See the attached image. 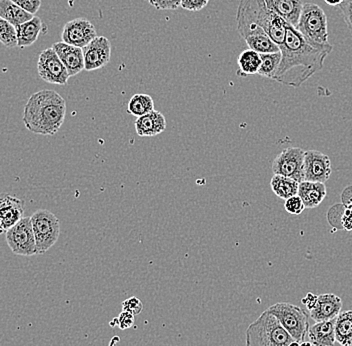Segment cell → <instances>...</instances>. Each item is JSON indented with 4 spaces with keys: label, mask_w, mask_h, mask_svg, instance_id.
Masks as SVG:
<instances>
[{
    "label": "cell",
    "mask_w": 352,
    "mask_h": 346,
    "mask_svg": "<svg viewBox=\"0 0 352 346\" xmlns=\"http://www.w3.org/2000/svg\"><path fill=\"white\" fill-rule=\"evenodd\" d=\"M285 208L289 215H299L305 211V206L302 199L296 195L285 200Z\"/></svg>",
    "instance_id": "cell-31"
},
{
    "label": "cell",
    "mask_w": 352,
    "mask_h": 346,
    "mask_svg": "<svg viewBox=\"0 0 352 346\" xmlns=\"http://www.w3.org/2000/svg\"><path fill=\"white\" fill-rule=\"evenodd\" d=\"M270 187L275 195L278 196L281 199H288L292 196L298 193L299 182L292 178L274 174L270 182Z\"/></svg>",
    "instance_id": "cell-25"
},
{
    "label": "cell",
    "mask_w": 352,
    "mask_h": 346,
    "mask_svg": "<svg viewBox=\"0 0 352 346\" xmlns=\"http://www.w3.org/2000/svg\"><path fill=\"white\" fill-rule=\"evenodd\" d=\"M272 3L281 19L296 28L305 3L301 0H272Z\"/></svg>",
    "instance_id": "cell-22"
},
{
    "label": "cell",
    "mask_w": 352,
    "mask_h": 346,
    "mask_svg": "<svg viewBox=\"0 0 352 346\" xmlns=\"http://www.w3.org/2000/svg\"><path fill=\"white\" fill-rule=\"evenodd\" d=\"M123 312H129V314L138 315L142 314L143 310V303L138 297H129V299H125L122 303Z\"/></svg>",
    "instance_id": "cell-32"
},
{
    "label": "cell",
    "mask_w": 352,
    "mask_h": 346,
    "mask_svg": "<svg viewBox=\"0 0 352 346\" xmlns=\"http://www.w3.org/2000/svg\"><path fill=\"white\" fill-rule=\"evenodd\" d=\"M157 10H175L182 6V0H147Z\"/></svg>",
    "instance_id": "cell-33"
},
{
    "label": "cell",
    "mask_w": 352,
    "mask_h": 346,
    "mask_svg": "<svg viewBox=\"0 0 352 346\" xmlns=\"http://www.w3.org/2000/svg\"><path fill=\"white\" fill-rule=\"evenodd\" d=\"M37 72L43 80L50 85H66L70 77L63 61L52 47L46 48L39 54Z\"/></svg>",
    "instance_id": "cell-10"
},
{
    "label": "cell",
    "mask_w": 352,
    "mask_h": 346,
    "mask_svg": "<svg viewBox=\"0 0 352 346\" xmlns=\"http://www.w3.org/2000/svg\"><path fill=\"white\" fill-rule=\"evenodd\" d=\"M6 233L8 246L15 255L32 257L36 255V242L30 217H24Z\"/></svg>",
    "instance_id": "cell-8"
},
{
    "label": "cell",
    "mask_w": 352,
    "mask_h": 346,
    "mask_svg": "<svg viewBox=\"0 0 352 346\" xmlns=\"http://www.w3.org/2000/svg\"><path fill=\"white\" fill-rule=\"evenodd\" d=\"M24 217L23 202L8 195H0V220L6 231Z\"/></svg>",
    "instance_id": "cell-17"
},
{
    "label": "cell",
    "mask_w": 352,
    "mask_h": 346,
    "mask_svg": "<svg viewBox=\"0 0 352 346\" xmlns=\"http://www.w3.org/2000/svg\"><path fill=\"white\" fill-rule=\"evenodd\" d=\"M342 301L332 293L318 295L316 305L310 310V317L316 323L331 321L340 314Z\"/></svg>",
    "instance_id": "cell-16"
},
{
    "label": "cell",
    "mask_w": 352,
    "mask_h": 346,
    "mask_svg": "<svg viewBox=\"0 0 352 346\" xmlns=\"http://www.w3.org/2000/svg\"><path fill=\"white\" fill-rule=\"evenodd\" d=\"M266 310L278 319L279 323L294 340L299 343L305 341L309 329L308 315L305 310L287 303L274 304Z\"/></svg>",
    "instance_id": "cell-7"
},
{
    "label": "cell",
    "mask_w": 352,
    "mask_h": 346,
    "mask_svg": "<svg viewBox=\"0 0 352 346\" xmlns=\"http://www.w3.org/2000/svg\"><path fill=\"white\" fill-rule=\"evenodd\" d=\"M209 0H182L180 8L184 10L191 11V12H197L204 10L208 6Z\"/></svg>",
    "instance_id": "cell-35"
},
{
    "label": "cell",
    "mask_w": 352,
    "mask_h": 346,
    "mask_svg": "<svg viewBox=\"0 0 352 346\" xmlns=\"http://www.w3.org/2000/svg\"><path fill=\"white\" fill-rule=\"evenodd\" d=\"M43 21L35 15L30 21L16 26L17 47H30L36 43L39 35L43 32Z\"/></svg>",
    "instance_id": "cell-21"
},
{
    "label": "cell",
    "mask_w": 352,
    "mask_h": 346,
    "mask_svg": "<svg viewBox=\"0 0 352 346\" xmlns=\"http://www.w3.org/2000/svg\"><path fill=\"white\" fill-rule=\"evenodd\" d=\"M236 21L257 24L278 46L285 41L286 30L289 25L276 12L272 0H241Z\"/></svg>",
    "instance_id": "cell-3"
},
{
    "label": "cell",
    "mask_w": 352,
    "mask_h": 346,
    "mask_svg": "<svg viewBox=\"0 0 352 346\" xmlns=\"http://www.w3.org/2000/svg\"><path fill=\"white\" fill-rule=\"evenodd\" d=\"M0 43L8 48L17 47L16 28L0 17Z\"/></svg>",
    "instance_id": "cell-29"
},
{
    "label": "cell",
    "mask_w": 352,
    "mask_h": 346,
    "mask_svg": "<svg viewBox=\"0 0 352 346\" xmlns=\"http://www.w3.org/2000/svg\"><path fill=\"white\" fill-rule=\"evenodd\" d=\"M52 48L63 61L70 77L76 76L85 70V56L82 48L61 41L52 44Z\"/></svg>",
    "instance_id": "cell-15"
},
{
    "label": "cell",
    "mask_w": 352,
    "mask_h": 346,
    "mask_svg": "<svg viewBox=\"0 0 352 346\" xmlns=\"http://www.w3.org/2000/svg\"><path fill=\"white\" fill-rule=\"evenodd\" d=\"M237 65H239L237 76L241 77L254 76V74H258L259 68H261V54L250 48L243 50L237 59Z\"/></svg>",
    "instance_id": "cell-24"
},
{
    "label": "cell",
    "mask_w": 352,
    "mask_h": 346,
    "mask_svg": "<svg viewBox=\"0 0 352 346\" xmlns=\"http://www.w3.org/2000/svg\"><path fill=\"white\" fill-rule=\"evenodd\" d=\"M305 153V151L299 147H288L283 149L275 158L272 163V171L274 174L292 178L299 184L305 182V173H303Z\"/></svg>",
    "instance_id": "cell-9"
},
{
    "label": "cell",
    "mask_w": 352,
    "mask_h": 346,
    "mask_svg": "<svg viewBox=\"0 0 352 346\" xmlns=\"http://www.w3.org/2000/svg\"><path fill=\"white\" fill-rule=\"evenodd\" d=\"M98 37L96 26L87 19H76L63 26L61 39L63 43L85 48Z\"/></svg>",
    "instance_id": "cell-12"
},
{
    "label": "cell",
    "mask_w": 352,
    "mask_h": 346,
    "mask_svg": "<svg viewBox=\"0 0 352 346\" xmlns=\"http://www.w3.org/2000/svg\"><path fill=\"white\" fill-rule=\"evenodd\" d=\"M237 30L250 50H254L259 54H276L280 52L279 46L257 24L237 23Z\"/></svg>",
    "instance_id": "cell-11"
},
{
    "label": "cell",
    "mask_w": 352,
    "mask_h": 346,
    "mask_svg": "<svg viewBox=\"0 0 352 346\" xmlns=\"http://www.w3.org/2000/svg\"><path fill=\"white\" fill-rule=\"evenodd\" d=\"M289 346H300V343H297V341L294 340L292 341V343H290Z\"/></svg>",
    "instance_id": "cell-42"
},
{
    "label": "cell",
    "mask_w": 352,
    "mask_h": 346,
    "mask_svg": "<svg viewBox=\"0 0 352 346\" xmlns=\"http://www.w3.org/2000/svg\"><path fill=\"white\" fill-rule=\"evenodd\" d=\"M325 3L331 6H340L342 3L343 0H324Z\"/></svg>",
    "instance_id": "cell-40"
},
{
    "label": "cell",
    "mask_w": 352,
    "mask_h": 346,
    "mask_svg": "<svg viewBox=\"0 0 352 346\" xmlns=\"http://www.w3.org/2000/svg\"><path fill=\"white\" fill-rule=\"evenodd\" d=\"M85 70L94 72L109 65L111 58V45L105 36H98L82 48Z\"/></svg>",
    "instance_id": "cell-14"
},
{
    "label": "cell",
    "mask_w": 352,
    "mask_h": 346,
    "mask_svg": "<svg viewBox=\"0 0 352 346\" xmlns=\"http://www.w3.org/2000/svg\"><path fill=\"white\" fill-rule=\"evenodd\" d=\"M30 219L36 242V255H44L58 240L60 235V222L54 213L46 209L35 211Z\"/></svg>",
    "instance_id": "cell-6"
},
{
    "label": "cell",
    "mask_w": 352,
    "mask_h": 346,
    "mask_svg": "<svg viewBox=\"0 0 352 346\" xmlns=\"http://www.w3.org/2000/svg\"><path fill=\"white\" fill-rule=\"evenodd\" d=\"M154 110V101L148 94H136L131 98L127 112L135 118H140Z\"/></svg>",
    "instance_id": "cell-27"
},
{
    "label": "cell",
    "mask_w": 352,
    "mask_h": 346,
    "mask_svg": "<svg viewBox=\"0 0 352 346\" xmlns=\"http://www.w3.org/2000/svg\"><path fill=\"white\" fill-rule=\"evenodd\" d=\"M33 17L34 15L22 10L11 0H0V17L10 22L15 28L30 21Z\"/></svg>",
    "instance_id": "cell-23"
},
{
    "label": "cell",
    "mask_w": 352,
    "mask_h": 346,
    "mask_svg": "<svg viewBox=\"0 0 352 346\" xmlns=\"http://www.w3.org/2000/svg\"><path fill=\"white\" fill-rule=\"evenodd\" d=\"M308 43L314 46L329 45V21L324 10L316 3L303 4L296 28Z\"/></svg>",
    "instance_id": "cell-5"
},
{
    "label": "cell",
    "mask_w": 352,
    "mask_h": 346,
    "mask_svg": "<svg viewBox=\"0 0 352 346\" xmlns=\"http://www.w3.org/2000/svg\"><path fill=\"white\" fill-rule=\"evenodd\" d=\"M292 341V336L267 310L246 330V346H289Z\"/></svg>",
    "instance_id": "cell-4"
},
{
    "label": "cell",
    "mask_w": 352,
    "mask_h": 346,
    "mask_svg": "<svg viewBox=\"0 0 352 346\" xmlns=\"http://www.w3.org/2000/svg\"><path fill=\"white\" fill-rule=\"evenodd\" d=\"M166 129V119L162 112L153 110L138 118L135 121L136 133L142 138H151L162 134Z\"/></svg>",
    "instance_id": "cell-18"
},
{
    "label": "cell",
    "mask_w": 352,
    "mask_h": 346,
    "mask_svg": "<svg viewBox=\"0 0 352 346\" xmlns=\"http://www.w3.org/2000/svg\"><path fill=\"white\" fill-rule=\"evenodd\" d=\"M303 173L305 182H329L331 175V162L327 154L318 151H307L305 153Z\"/></svg>",
    "instance_id": "cell-13"
},
{
    "label": "cell",
    "mask_w": 352,
    "mask_h": 346,
    "mask_svg": "<svg viewBox=\"0 0 352 346\" xmlns=\"http://www.w3.org/2000/svg\"><path fill=\"white\" fill-rule=\"evenodd\" d=\"M345 207L342 204H336L329 209L327 213V220H329L330 226L336 229L343 230L342 226H341V220H342L343 213H344Z\"/></svg>",
    "instance_id": "cell-30"
},
{
    "label": "cell",
    "mask_w": 352,
    "mask_h": 346,
    "mask_svg": "<svg viewBox=\"0 0 352 346\" xmlns=\"http://www.w3.org/2000/svg\"><path fill=\"white\" fill-rule=\"evenodd\" d=\"M332 50L331 44L321 47L311 45L296 28L288 25L285 41L279 46L281 61L274 80L287 87H301L322 69Z\"/></svg>",
    "instance_id": "cell-1"
},
{
    "label": "cell",
    "mask_w": 352,
    "mask_h": 346,
    "mask_svg": "<svg viewBox=\"0 0 352 346\" xmlns=\"http://www.w3.org/2000/svg\"><path fill=\"white\" fill-rule=\"evenodd\" d=\"M116 325L120 328V329H129V328L132 327L134 325V315L129 314L127 312H121L120 315H118V318H116Z\"/></svg>",
    "instance_id": "cell-37"
},
{
    "label": "cell",
    "mask_w": 352,
    "mask_h": 346,
    "mask_svg": "<svg viewBox=\"0 0 352 346\" xmlns=\"http://www.w3.org/2000/svg\"><path fill=\"white\" fill-rule=\"evenodd\" d=\"M261 65L258 70V76L274 80L275 74L278 69L279 63L281 61L280 52L276 54H261Z\"/></svg>",
    "instance_id": "cell-28"
},
{
    "label": "cell",
    "mask_w": 352,
    "mask_h": 346,
    "mask_svg": "<svg viewBox=\"0 0 352 346\" xmlns=\"http://www.w3.org/2000/svg\"><path fill=\"white\" fill-rule=\"evenodd\" d=\"M325 184L321 182H302L299 184L297 195L302 199L305 208H316L327 197Z\"/></svg>",
    "instance_id": "cell-20"
},
{
    "label": "cell",
    "mask_w": 352,
    "mask_h": 346,
    "mask_svg": "<svg viewBox=\"0 0 352 346\" xmlns=\"http://www.w3.org/2000/svg\"><path fill=\"white\" fill-rule=\"evenodd\" d=\"M341 226H342L343 230L352 231V210L349 208H345L343 213L342 220H341Z\"/></svg>",
    "instance_id": "cell-38"
},
{
    "label": "cell",
    "mask_w": 352,
    "mask_h": 346,
    "mask_svg": "<svg viewBox=\"0 0 352 346\" xmlns=\"http://www.w3.org/2000/svg\"><path fill=\"white\" fill-rule=\"evenodd\" d=\"M11 1L32 15H35V13L41 10V0H11Z\"/></svg>",
    "instance_id": "cell-34"
},
{
    "label": "cell",
    "mask_w": 352,
    "mask_h": 346,
    "mask_svg": "<svg viewBox=\"0 0 352 346\" xmlns=\"http://www.w3.org/2000/svg\"><path fill=\"white\" fill-rule=\"evenodd\" d=\"M338 8L342 12L343 19L352 35V0H343Z\"/></svg>",
    "instance_id": "cell-36"
},
{
    "label": "cell",
    "mask_w": 352,
    "mask_h": 346,
    "mask_svg": "<svg viewBox=\"0 0 352 346\" xmlns=\"http://www.w3.org/2000/svg\"><path fill=\"white\" fill-rule=\"evenodd\" d=\"M300 346H312L311 343H308V341H302V343H300Z\"/></svg>",
    "instance_id": "cell-41"
},
{
    "label": "cell",
    "mask_w": 352,
    "mask_h": 346,
    "mask_svg": "<svg viewBox=\"0 0 352 346\" xmlns=\"http://www.w3.org/2000/svg\"><path fill=\"white\" fill-rule=\"evenodd\" d=\"M336 338L341 346L352 345V310L340 312L336 317Z\"/></svg>",
    "instance_id": "cell-26"
},
{
    "label": "cell",
    "mask_w": 352,
    "mask_h": 346,
    "mask_svg": "<svg viewBox=\"0 0 352 346\" xmlns=\"http://www.w3.org/2000/svg\"><path fill=\"white\" fill-rule=\"evenodd\" d=\"M341 202L343 206L349 207L352 204V185H349L341 193Z\"/></svg>",
    "instance_id": "cell-39"
},
{
    "label": "cell",
    "mask_w": 352,
    "mask_h": 346,
    "mask_svg": "<svg viewBox=\"0 0 352 346\" xmlns=\"http://www.w3.org/2000/svg\"><path fill=\"white\" fill-rule=\"evenodd\" d=\"M65 98L54 90L35 92L23 110L24 125L30 132L41 136H54L65 120Z\"/></svg>",
    "instance_id": "cell-2"
},
{
    "label": "cell",
    "mask_w": 352,
    "mask_h": 346,
    "mask_svg": "<svg viewBox=\"0 0 352 346\" xmlns=\"http://www.w3.org/2000/svg\"><path fill=\"white\" fill-rule=\"evenodd\" d=\"M336 318L320 321L310 326L307 336L312 346H334L336 338Z\"/></svg>",
    "instance_id": "cell-19"
}]
</instances>
